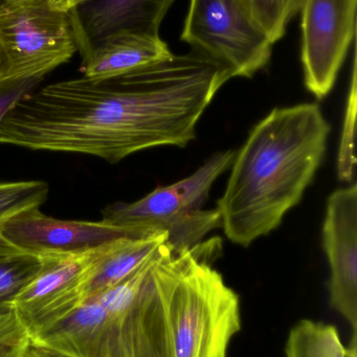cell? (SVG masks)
<instances>
[{
	"instance_id": "cell-1",
	"label": "cell",
	"mask_w": 357,
	"mask_h": 357,
	"mask_svg": "<svg viewBox=\"0 0 357 357\" xmlns=\"http://www.w3.org/2000/svg\"><path fill=\"white\" fill-rule=\"evenodd\" d=\"M232 73L191 50L106 83L68 79L19 100L0 123V144L75 153L117 163L140 151L184 148Z\"/></svg>"
},
{
	"instance_id": "cell-4",
	"label": "cell",
	"mask_w": 357,
	"mask_h": 357,
	"mask_svg": "<svg viewBox=\"0 0 357 357\" xmlns=\"http://www.w3.org/2000/svg\"><path fill=\"white\" fill-rule=\"evenodd\" d=\"M217 239L184 249L167 241L161 264L174 357H228V345L241 331L240 299L212 264Z\"/></svg>"
},
{
	"instance_id": "cell-15",
	"label": "cell",
	"mask_w": 357,
	"mask_h": 357,
	"mask_svg": "<svg viewBox=\"0 0 357 357\" xmlns=\"http://www.w3.org/2000/svg\"><path fill=\"white\" fill-rule=\"evenodd\" d=\"M43 259L8 241L0 228V318L15 314L19 294L41 270Z\"/></svg>"
},
{
	"instance_id": "cell-10",
	"label": "cell",
	"mask_w": 357,
	"mask_h": 357,
	"mask_svg": "<svg viewBox=\"0 0 357 357\" xmlns=\"http://www.w3.org/2000/svg\"><path fill=\"white\" fill-rule=\"evenodd\" d=\"M4 236L34 255H79L96 251L124 237H143L99 222L50 218L40 207L29 208L0 224Z\"/></svg>"
},
{
	"instance_id": "cell-19",
	"label": "cell",
	"mask_w": 357,
	"mask_h": 357,
	"mask_svg": "<svg viewBox=\"0 0 357 357\" xmlns=\"http://www.w3.org/2000/svg\"><path fill=\"white\" fill-rule=\"evenodd\" d=\"M48 192L43 181L0 183V224L23 210L41 207Z\"/></svg>"
},
{
	"instance_id": "cell-20",
	"label": "cell",
	"mask_w": 357,
	"mask_h": 357,
	"mask_svg": "<svg viewBox=\"0 0 357 357\" xmlns=\"http://www.w3.org/2000/svg\"><path fill=\"white\" fill-rule=\"evenodd\" d=\"M29 337L16 316L0 318V357H22Z\"/></svg>"
},
{
	"instance_id": "cell-9",
	"label": "cell",
	"mask_w": 357,
	"mask_h": 357,
	"mask_svg": "<svg viewBox=\"0 0 357 357\" xmlns=\"http://www.w3.org/2000/svg\"><path fill=\"white\" fill-rule=\"evenodd\" d=\"M42 256L37 276L19 294L15 316L29 340L73 312L82 301V285L94 252Z\"/></svg>"
},
{
	"instance_id": "cell-3",
	"label": "cell",
	"mask_w": 357,
	"mask_h": 357,
	"mask_svg": "<svg viewBox=\"0 0 357 357\" xmlns=\"http://www.w3.org/2000/svg\"><path fill=\"white\" fill-rule=\"evenodd\" d=\"M163 245L127 278L86 298L29 342L71 357H174L159 264Z\"/></svg>"
},
{
	"instance_id": "cell-25",
	"label": "cell",
	"mask_w": 357,
	"mask_h": 357,
	"mask_svg": "<svg viewBox=\"0 0 357 357\" xmlns=\"http://www.w3.org/2000/svg\"><path fill=\"white\" fill-rule=\"evenodd\" d=\"M1 1H6V0H1Z\"/></svg>"
},
{
	"instance_id": "cell-5",
	"label": "cell",
	"mask_w": 357,
	"mask_h": 357,
	"mask_svg": "<svg viewBox=\"0 0 357 357\" xmlns=\"http://www.w3.org/2000/svg\"><path fill=\"white\" fill-rule=\"evenodd\" d=\"M236 152L217 153L197 171L174 184L157 187L132 203H115L102 210V222L140 236L168 233L172 249L198 245L221 227L217 209L203 210L215 181L230 169Z\"/></svg>"
},
{
	"instance_id": "cell-11",
	"label": "cell",
	"mask_w": 357,
	"mask_h": 357,
	"mask_svg": "<svg viewBox=\"0 0 357 357\" xmlns=\"http://www.w3.org/2000/svg\"><path fill=\"white\" fill-rule=\"evenodd\" d=\"M323 249L330 268L329 303L357 333V185L337 189L327 201Z\"/></svg>"
},
{
	"instance_id": "cell-21",
	"label": "cell",
	"mask_w": 357,
	"mask_h": 357,
	"mask_svg": "<svg viewBox=\"0 0 357 357\" xmlns=\"http://www.w3.org/2000/svg\"><path fill=\"white\" fill-rule=\"evenodd\" d=\"M42 79L43 77H29L0 81V123L19 100L33 92Z\"/></svg>"
},
{
	"instance_id": "cell-22",
	"label": "cell",
	"mask_w": 357,
	"mask_h": 357,
	"mask_svg": "<svg viewBox=\"0 0 357 357\" xmlns=\"http://www.w3.org/2000/svg\"><path fill=\"white\" fill-rule=\"evenodd\" d=\"M22 357H71L61 352L54 351L43 346L35 345L29 342Z\"/></svg>"
},
{
	"instance_id": "cell-12",
	"label": "cell",
	"mask_w": 357,
	"mask_h": 357,
	"mask_svg": "<svg viewBox=\"0 0 357 357\" xmlns=\"http://www.w3.org/2000/svg\"><path fill=\"white\" fill-rule=\"evenodd\" d=\"M176 0H85L71 10L82 58L103 38L119 31L159 33Z\"/></svg>"
},
{
	"instance_id": "cell-7",
	"label": "cell",
	"mask_w": 357,
	"mask_h": 357,
	"mask_svg": "<svg viewBox=\"0 0 357 357\" xmlns=\"http://www.w3.org/2000/svg\"><path fill=\"white\" fill-rule=\"evenodd\" d=\"M180 39L245 79L268 66L274 46L240 0H189Z\"/></svg>"
},
{
	"instance_id": "cell-6",
	"label": "cell",
	"mask_w": 357,
	"mask_h": 357,
	"mask_svg": "<svg viewBox=\"0 0 357 357\" xmlns=\"http://www.w3.org/2000/svg\"><path fill=\"white\" fill-rule=\"evenodd\" d=\"M79 52L73 13L50 0L0 4V81L44 77Z\"/></svg>"
},
{
	"instance_id": "cell-13",
	"label": "cell",
	"mask_w": 357,
	"mask_h": 357,
	"mask_svg": "<svg viewBox=\"0 0 357 357\" xmlns=\"http://www.w3.org/2000/svg\"><path fill=\"white\" fill-rule=\"evenodd\" d=\"M159 33L125 31L96 42L82 58L84 79L101 84L173 56Z\"/></svg>"
},
{
	"instance_id": "cell-8",
	"label": "cell",
	"mask_w": 357,
	"mask_h": 357,
	"mask_svg": "<svg viewBox=\"0 0 357 357\" xmlns=\"http://www.w3.org/2000/svg\"><path fill=\"white\" fill-rule=\"evenodd\" d=\"M357 0H304L302 50L304 84L318 100L335 87L356 43Z\"/></svg>"
},
{
	"instance_id": "cell-14",
	"label": "cell",
	"mask_w": 357,
	"mask_h": 357,
	"mask_svg": "<svg viewBox=\"0 0 357 357\" xmlns=\"http://www.w3.org/2000/svg\"><path fill=\"white\" fill-rule=\"evenodd\" d=\"M167 239V232L124 237L96 250L82 285L83 300L103 293L127 278L152 257Z\"/></svg>"
},
{
	"instance_id": "cell-2",
	"label": "cell",
	"mask_w": 357,
	"mask_h": 357,
	"mask_svg": "<svg viewBox=\"0 0 357 357\" xmlns=\"http://www.w3.org/2000/svg\"><path fill=\"white\" fill-rule=\"evenodd\" d=\"M330 131L316 102L275 108L252 129L216 207L231 241L247 248L280 226L314 180Z\"/></svg>"
},
{
	"instance_id": "cell-17",
	"label": "cell",
	"mask_w": 357,
	"mask_h": 357,
	"mask_svg": "<svg viewBox=\"0 0 357 357\" xmlns=\"http://www.w3.org/2000/svg\"><path fill=\"white\" fill-rule=\"evenodd\" d=\"M272 44L284 37L289 22L301 12L304 0H240Z\"/></svg>"
},
{
	"instance_id": "cell-23",
	"label": "cell",
	"mask_w": 357,
	"mask_h": 357,
	"mask_svg": "<svg viewBox=\"0 0 357 357\" xmlns=\"http://www.w3.org/2000/svg\"><path fill=\"white\" fill-rule=\"evenodd\" d=\"M54 8L64 12H71L79 8L85 0H50Z\"/></svg>"
},
{
	"instance_id": "cell-18",
	"label": "cell",
	"mask_w": 357,
	"mask_h": 357,
	"mask_svg": "<svg viewBox=\"0 0 357 357\" xmlns=\"http://www.w3.org/2000/svg\"><path fill=\"white\" fill-rule=\"evenodd\" d=\"M356 48H354L351 84H350L349 93H348L343 131H342L341 142H340L339 153H337V178L343 183H351L354 178V173H356V158L354 155V138H356Z\"/></svg>"
},
{
	"instance_id": "cell-16",
	"label": "cell",
	"mask_w": 357,
	"mask_h": 357,
	"mask_svg": "<svg viewBox=\"0 0 357 357\" xmlns=\"http://www.w3.org/2000/svg\"><path fill=\"white\" fill-rule=\"evenodd\" d=\"M286 357H357V333L345 346L333 325L302 320L291 329L285 346Z\"/></svg>"
},
{
	"instance_id": "cell-24",
	"label": "cell",
	"mask_w": 357,
	"mask_h": 357,
	"mask_svg": "<svg viewBox=\"0 0 357 357\" xmlns=\"http://www.w3.org/2000/svg\"><path fill=\"white\" fill-rule=\"evenodd\" d=\"M4 1H1V0H0V4L1 3H3Z\"/></svg>"
}]
</instances>
